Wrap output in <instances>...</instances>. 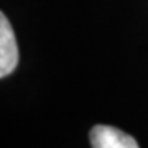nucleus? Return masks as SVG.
Wrapping results in <instances>:
<instances>
[{
	"mask_svg": "<svg viewBox=\"0 0 148 148\" xmlns=\"http://www.w3.org/2000/svg\"><path fill=\"white\" fill-rule=\"evenodd\" d=\"M18 64V46L15 33L5 13L0 15V77H7Z\"/></svg>",
	"mask_w": 148,
	"mask_h": 148,
	"instance_id": "obj_1",
	"label": "nucleus"
},
{
	"mask_svg": "<svg viewBox=\"0 0 148 148\" xmlns=\"http://www.w3.org/2000/svg\"><path fill=\"white\" fill-rule=\"evenodd\" d=\"M89 140L92 148H140L137 140L110 125H95L90 128Z\"/></svg>",
	"mask_w": 148,
	"mask_h": 148,
	"instance_id": "obj_2",
	"label": "nucleus"
}]
</instances>
